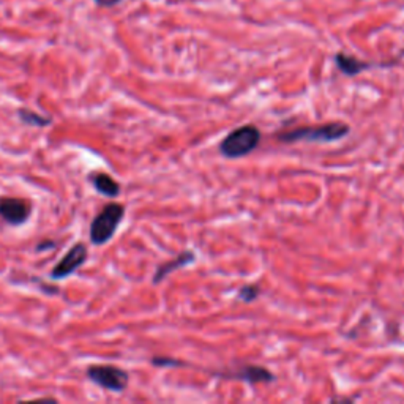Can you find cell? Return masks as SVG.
I'll return each instance as SVG.
<instances>
[{
  "instance_id": "1",
  "label": "cell",
  "mask_w": 404,
  "mask_h": 404,
  "mask_svg": "<svg viewBox=\"0 0 404 404\" xmlns=\"http://www.w3.org/2000/svg\"><path fill=\"white\" fill-rule=\"evenodd\" d=\"M349 133V127L343 122H332V124H324L318 127H302L296 130L280 133L278 139L281 143H333L346 136Z\"/></svg>"
},
{
  "instance_id": "2",
  "label": "cell",
  "mask_w": 404,
  "mask_h": 404,
  "mask_svg": "<svg viewBox=\"0 0 404 404\" xmlns=\"http://www.w3.org/2000/svg\"><path fill=\"white\" fill-rule=\"evenodd\" d=\"M125 215V207L122 204L111 202L93 218L90 225V242L93 245H104L114 237L117 227L122 223Z\"/></svg>"
},
{
  "instance_id": "3",
  "label": "cell",
  "mask_w": 404,
  "mask_h": 404,
  "mask_svg": "<svg viewBox=\"0 0 404 404\" xmlns=\"http://www.w3.org/2000/svg\"><path fill=\"white\" fill-rule=\"evenodd\" d=\"M261 140V131L254 125H243L221 140L220 152L226 158H242L251 154Z\"/></svg>"
},
{
  "instance_id": "4",
  "label": "cell",
  "mask_w": 404,
  "mask_h": 404,
  "mask_svg": "<svg viewBox=\"0 0 404 404\" xmlns=\"http://www.w3.org/2000/svg\"><path fill=\"white\" fill-rule=\"evenodd\" d=\"M87 378L111 391H124L128 385V373L114 365H92L87 370Z\"/></svg>"
},
{
  "instance_id": "5",
  "label": "cell",
  "mask_w": 404,
  "mask_h": 404,
  "mask_svg": "<svg viewBox=\"0 0 404 404\" xmlns=\"http://www.w3.org/2000/svg\"><path fill=\"white\" fill-rule=\"evenodd\" d=\"M32 213V204L19 197L0 199V218L10 226H21Z\"/></svg>"
},
{
  "instance_id": "6",
  "label": "cell",
  "mask_w": 404,
  "mask_h": 404,
  "mask_svg": "<svg viewBox=\"0 0 404 404\" xmlns=\"http://www.w3.org/2000/svg\"><path fill=\"white\" fill-rule=\"evenodd\" d=\"M87 247L84 243H76L67 251V254L57 262V266L52 268L51 278L52 280H62L67 278L70 275L74 273L78 268L87 261Z\"/></svg>"
},
{
  "instance_id": "7",
  "label": "cell",
  "mask_w": 404,
  "mask_h": 404,
  "mask_svg": "<svg viewBox=\"0 0 404 404\" xmlns=\"http://www.w3.org/2000/svg\"><path fill=\"white\" fill-rule=\"evenodd\" d=\"M232 379H239V380H245L248 384H267L272 382L273 380V374L266 370L262 366H256V365H247L242 366L237 373L231 374Z\"/></svg>"
},
{
  "instance_id": "8",
  "label": "cell",
  "mask_w": 404,
  "mask_h": 404,
  "mask_svg": "<svg viewBox=\"0 0 404 404\" xmlns=\"http://www.w3.org/2000/svg\"><path fill=\"white\" fill-rule=\"evenodd\" d=\"M195 259H196L195 253H191V251H184V253L179 254L174 261H169V262H165V264H161L160 267L156 268V272L154 275V284L161 283V281L165 280L169 273L175 272L177 268H181V267L191 264V262Z\"/></svg>"
},
{
  "instance_id": "9",
  "label": "cell",
  "mask_w": 404,
  "mask_h": 404,
  "mask_svg": "<svg viewBox=\"0 0 404 404\" xmlns=\"http://www.w3.org/2000/svg\"><path fill=\"white\" fill-rule=\"evenodd\" d=\"M90 181L98 193L106 197H117L120 195V185L109 174L97 172L90 175Z\"/></svg>"
},
{
  "instance_id": "10",
  "label": "cell",
  "mask_w": 404,
  "mask_h": 404,
  "mask_svg": "<svg viewBox=\"0 0 404 404\" xmlns=\"http://www.w3.org/2000/svg\"><path fill=\"white\" fill-rule=\"evenodd\" d=\"M335 62H337V67L348 76H355L362 72H365V70H368V68H371V63L362 62V60H359V58H355L353 56L341 54V52L335 56Z\"/></svg>"
},
{
  "instance_id": "11",
  "label": "cell",
  "mask_w": 404,
  "mask_h": 404,
  "mask_svg": "<svg viewBox=\"0 0 404 404\" xmlns=\"http://www.w3.org/2000/svg\"><path fill=\"white\" fill-rule=\"evenodd\" d=\"M17 117H19L22 124H27V125H32V127H48L51 125V119H48V117H43L42 114H37V113H33V111L31 109H24V108H21L19 111H17Z\"/></svg>"
},
{
  "instance_id": "12",
  "label": "cell",
  "mask_w": 404,
  "mask_h": 404,
  "mask_svg": "<svg viewBox=\"0 0 404 404\" xmlns=\"http://www.w3.org/2000/svg\"><path fill=\"white\" fill-rule=\"evenodd\" d=\"M259 296V289L256 288V286H245V288L240 289L239 292V298L243 302H253L254 298Z\"/></svg>"
},
{
  "instance_id": "13",
  "label": "cell",
  "mask_w": 404,
  "mask_h": 404,
  "mask_svg": "<svg viewBox=\"0 0 404 404\" xmlns=\"http://www.w3.org/2000/svg\"><path fill=\"white\" fill-rule=\"evenodd\" d=\"M56 247V242H51V240H45V242H42V243H38L37 245V251H40V253H42V251H45V250H51V248H54Z\"/></svg>"
},
{
  "instance_id": "14",
  "label": "cell",
  "mask_w": 404,
  "mask_h": 404,
  "mask_svg": "<svg viewBox=\"0 0 404 404\" xmlns=\"http://www.w3.org/2000/svg\"><path fill=\"white\" fill-rule=\"evenodd\" d=\"M99 7H114V5L120 3L122 0H95Z\"/></svg>"
}]
</instances>
